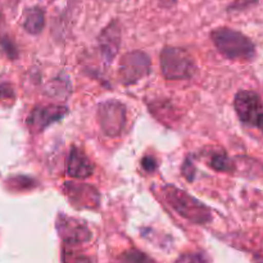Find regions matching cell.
<instances>
[{
  "instance_id": "cell-1",
  "label": "cell",
  "mask_w": 263,
  "mask_h": 263,
  "mask_svg": "<svg viewBox=\"0 0 263 263\" xmlns=\"http://www.w3.org/2000/svg\"><path fill=\"white\" fill-rule=\"evenodd\" d=\"M217 50L233 61H252L256 55L253 41L239 31L229 27L216 28L211 33Z\"/></svg>"
},
{
  "instance_id": "cell-2",
  "label": "cell",
  "mask_w": 263,
  "mask_h": 263,
  "mask_svg": "<svg viewBox=\"0 0 263 263\" xmlns=\"http://www.w3.org/2000/svg\"><path fill=\"white\" fill-rule=\"evenodd\" d=\"M162 193L166 202L174 208V211L190 222L205 225L212 221L210 208L186 192H182L174 185H166L162 189Z\"/></svg>"
},
{
  "instance_id": "cell-3",
  "label": "cell",
  "mask_w": 263,
  "mask_h": 263,
  "mask_svg": "<svg viewBox=\"0 0 263 263\" xmlns=\"http://www.w3.org/2000/svg\"><path fill=\"white\" fill-rule=\"evenodd\" d=\"M162 74L167 80H187L197 71L194 58L185 49L166 46L161 51Z\"/></svg>"
},
{
  "instance_id": "cell-4",
  "label": "cell",
  "mask_w": 263,
  "mask_h": 263,
  "mask_svg": "<svg viewBox=\"0 0 263 263\" xmlns=\"http://www.w3.org/2000/svg\"><path fill=\"white\" fill-rule=\"evenodd\" d=\"M98 121L103 133L108 136H118L126 123V108L118 100H107L98 107Z\"/></svg>"
},
{
  "instance_id": "cell-5",
  "label": "cell",
  "mask_w": 263,
  "mask_h": 263,
  "mask_svg": "<svg viewBox=\"0 0 263 263\" xmlns=\"http://www.w3.org/2000/svg\"><path fill=\"white\" fill-rule=\"evenodd\" d=\"M151 59L144 51H130L122 57L120 63V79L125 85L136 84L149 73Z\"/></svg>"
},
{
  "instance_id": "cell-6",
  "label": "cell",
  "mask_w": 263,
  "mask_h": 263,
  "mask_svg": "<svg viewBox=\"0 0 263 263\" xmlns=\"http://www.w3.org/2000/svg\"><path fill=\"white\" fill-rule=\"evenodd\" d=\"M234 108L239 120L248 126H257L263 113V104L259 95L252 90H241L235 95Z\"/></svg>"
},
{
  "instance_id": "cell-7",
  "label": "cell",
  "mask_w": 263,
  "mask_h": 263,
  "mask_svg": "<svg viewBox=\"0 0 263 263\" xmlns=\"http://www.w3.org/2000/svg\"><path fill=\"white\" fill-rule=\"evenodd\" d=\"M57 230L66 246H77L91 239V233L84 222L67 217L63 213L57 218Z\"/></svg>"
},
{
  "instance_id": "cell-8",
  "label": "cell",
  "mask_w": 263,
  "mask_h": 263,
  "mask_svg": "<svg viewBox=\"0 0 263 263\" xmlns=\"http://www.w3.org/2000/svg\"><path fill=\"white\" fill-rule=\"evenodd\" d=\"M68 109L62 105H48V107H36L31 110L30 116L27 117V126L32 133H41L58 122L59 120L67 115Z\"/></svg>"
},
{
  "instance_id": "cell-9",
  "label": "cell",
  "mask_w": 263,
  "mask_h": 263,
  "mask_svg": "<svg viewBox=\"0 0 263 263\" xmlns=\"http://www.w3.org/2000/svg\"><path fill=\"white\" fill-rule=\"evenodd\" d=\"M64 192L69 202L77 208H97L100 203V195L95 187L87 184L67 181L64 182Z\"/></svg>"
},
{
  "instance_id": "cell-10",
  "label": "cell",
  "mask_w": 263,
  "mask_h": 263,
  "mask_svg": "<svg viewBox=\"0 0 263 263\" xmlns=\"http://www.w3.org/2000/svg\"><path fill=\"white\" fill-rule=\"evenodd\" d=\"M99 49L103 59L107 63L112 62L117 55L121 45V27L117 21H112L99 35Z\"/></svg>"
},
{
  "instance_id": "cell-11",
  "label": "cell",
  "mask_w": 263,
  "mask_h": 263,
  "mask_svg": "<svg viewBox=\"0 0 263 263\" xmlns=\"http://www.w3.org/2000/svg\"><path fill=\"white\" fill-rule=\"evenodd\" d=\"M94 171L91 161L79 148H72L67 159V174L73 179H86Z\"/></svg>"
},
{
  "instance_id": "cell-12",
  "label": "cell",
  "mask_w": 263,
  "mask_h": 263,
  "mask_svg": "<svg viewBox=\"0 0 263 263\" xmlns=\"http://www.w3.org/2000/svg\"><path fill=\"white\" fill-rule=\"evenodd\" d=\"M45 26V14L44 10L39 7L30 8L25 14L23 21V28L31 35H37L43 31Z\"/></svg>"
},
{
  "instance_id": "cell-13",
  "label": "cell",
  "mask_w": 263,
  "mask_h": 263,
  "mask_svg": "<svg viewBox=\"0 0 263 263\" xmlns=\"http://www.w3.org/2000/svg\"><path fill=\"white\" fill-rule=\"evenodd\" d=\"M210 166L218 172H233L235 168L234 162L225 153L213 154L210 161Z\"/></svg>"
},
{
  "instance_id": "cell-14",
  "label": "cell",
  "mask_w": 263,
  "mask_h": 263,
  "mask_svg": "<svg viewBox=\"0 0 263 263\" xmlns=\"http://www.w3.org/2000/svg\"><path fill=\"white\" fill-rule=\"evenodd\" d=\"M69 92V84L68 80H62L55 79L49 84L48 86V94L50 97L62 98Z\"/></svg>"
},
{
  "instance_id": "cell-15",
  "label": "cell",
  "mask_w": 263,
  "mask_h": 263,
  "mask_svg": "<svg viewBox=\"0 0 263 263\" xmlns=\"http://www.w3.org/2000/svg\"><path fill=\"white\" fill-rule=\"evenodd\" d=\"M118 263H154L149 258L146 254L141 253V252L136 251V249H130L126 251L125 253L121 254Z\"/></svg>"
},
{
  "instance_id": "cell-16",
  "label": "cell",
  "mask_w": 263,
  "mask_h": 263,
  "mask_svg": "<svg viewBox=\"0 0 263 263\" xmlns=\"http://www.w3.org/2000/svg\"><path fill=\"white\" fill-rule=\"evenodd\" d=\"M63 262L64 263H90L89 258L84 254L76 253L72 249H64L63 251Z\"/></svg>"
},
{
  "instance_id": "cell-17",
  "label": "cell",
  "mask_w": 263,
  "mask_h": 263,
  "mask_svg": "<svg viewBox=\"0 0 263 263\" xmlns=\"http://www.w3.org/2000/svg\"><path fill=\"white\" fill-rule=\"evenodd\" d=\"M258 0H234L229 7L230 12H241V10L249 9L251 7L256 5Z\"/></svg>"
},
{
  "instance_id": "cell-18",
  "label": "cell",
  "mask_w": 263,
  "mask_h": 263,
  "mask_svg": "<svg viewBox=\"0 0 263 263\" xmlns=\"http://www.w3.org/2000/svg\"><path fill=\"white\" fill-rule=\"evenodd\" d=\"M205 257L202 253H186L179 257L176 263H204Z\"/></svg>"
},
{
  "instance_id": "cell-19",
  "label": "cell",
  "mask_w": 263,
  "mask_h": 263,
  "mask_svg": "<svg viewBox=\"0 0 263 263\" xmlns=\"http://www.w3.org/2000/svg\"><path fill=\"white\" fill-rule=\"evenodd\" d=\"M14 91L9 84H0V100H12Z\"/></svg>"
},
{
  "instance_id": "cell-20",
  "label": "cell",
  "mask_w": 263,
  "mask_h": 263,
  "mask_svg": "<svg viewBox=\"0 0 263 263\" xmlns=\"http://www.w3.org/2000/svg\"><path fill=\"white\" fill-rule=\"evenodd\" d=\"M141 167H143L146 172H153L156 171L157 168V161L153 158V157L146 156L141 159Z\"/></svg>"
},
{
  "instance_id": "cell-21",
  "label": "cell",
  "mask_w": 263,
  "mask_h": 263,
  "mask_svg": "<svg viewBox=\"0 0 263 263\" xmlns=\"http://www.w3.org/2000/svg\"><path fill=\"white\" fill-rule=\"evenodd\" d=\"M182 172H184V174H182V175H185V176H186V179L192 181V180H193V175H194V170H193V164L190 163L189 161L185 162L184 167H182Z\"/></svg>"
},
{
  "instance_id": "cell-22",
  "label": "cell",
  "mask_w": 263,
  "mask_h": 263,
  "mask_svg": "<svg viewBox=\"0 0 263 263\" xmlns=\"http://www.w3.org/2000/svg\"><path fill=\"white\" fill-rule=\"evenodd\" d=\"M177 3V0H159V4L163 8H172Z\"/></svg>"
},
{
  "instance_id": "cell-23",
  "label": "cell",
  "mask_w": 263,
  "mask_h": 263,
  "mask_svg": "<svg viewBox=\"0 0 263 263\" xmlns=\"http://www.w3.org/2000/svg\"><path fill=\"white\" fill-rule=\"evenodd\" d=\"M257 127H258L259 130L262 131V134H263V113L261 115V117H259L258 123H257Z\"/></svg>"
},
{
  "instance_id": "cell-24",
  "label": "cell",
  "mask_w": 263,
  "mask_h": 263,
  "mask_svg": "<svg viewBox=\"0 0 263 263\" xmlns=\"http://www.w3.org/2000/svg\"><path fill=\"white\" fill-rule=\"evenodd\" d=\"M2 22H3V14H2V10H0V26H2Z\"/></svg>"
}]
</instances>
